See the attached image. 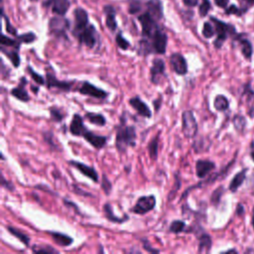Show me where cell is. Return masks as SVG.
<instances>
[{
  "mask_svg": "<svg viewBox=\"0 0 254 254\" xmlns=\"http://www.w3.org/2000/svg\"><path fill=\"white\" fill-rule=\"evenodd\" d=\"M120 124L116 127L115 146L118 152L124 153L127 148L136 145V129L132 125H126L123 115L120 118Z\"/></svg>",
  "mask_w": 254,
  "mask_h": 254,
  "instance_id": "obj_1",
  "label": "cell"
},
{
  "mask_svg": "<svg viewBox=\"0 0 254 254\" xmlns=\"http://www.w3.org/2000/svg\"><path fill=\"white\" fill-rule=\"evenodd\" d=\"M212 21L214 24L215 33L217 35L216 40L214 41L213 44H214L215 48L219 49L229 36L235 34V29L233 26H231L229 24H226L224 22H221V21H219V20H217L215 18H212Z\"/></svg>",
  "mask_w": 254,
  "mask_h": 254,
  "instance_id": "obj_2",
  "label": "cell"
},
{
  "mask_svg": "<svg viewBox=\"0 0 254 254\" xmlns=\"http://www.w3.org/2000/svg\"><path fill=\"white\" fill-rule=\"evenodd\" d=\"M182 131L187 138H193L198 133V122L192 110H186L182 114Z\"/></svg>",
  "mask_w": 254,
  "mask_h": 254,
  "instance_id": "obj_3",
  "label": "cell"
},
{
  "mask_svg": "<svg viewBox=\"0 0 254 254\" xmlns=\"http://www.w3.org/2000/svg\"><path fill=\"white\" fill-rule=\"evenodd\" d=\"M167 35L162 32L160 29H158L155 34L151 37V41L148 42L150 52L156 53V54H165L166 48H167Z\"/></svg>",
  "mask_w": 254,
  "mask_h": 254,
  "instance_id": "obj_4",
  "label": "cell"
},
{
  "mask_svg": "<svg viewBox=\"0 0 254 254\" xmlns=\"http://www.w3.org/2000/svg\"><path fill=\"white\" fill-rule=\"evenodd\" d=\"M155 206H156L155 196L153 195L143 196L137 200L135 206L132 208L131 211L137 214H145L151 212L152 210H154Z\"/></svg>",
  "mask_w": 254,
  "mask_h": 254,
  "instance_id": "obj_5",
  "label": "cell"
},
{
  "mask_svg": "<svg viewBox=\"0 0 254 254\" xmlns=\"http://www.w3.org/2000/svg\"><path fill=\"white\" fill-rule=\"evenodd\" d=\"M165 69L166 66L162 59L156 58L153 60L152 67L150 69V80L154 85H158L163 77H166Z\"/></svg>",
  "mask_w": 254,
  "mask_h": 254,
  "instance_id": "obj_6",
  "label": "cell"
},
{
  "mask_svg": "<svg viewBox=\"0 0 254 254\" xmlns=\"http://www.w3.org/2000/svg\"><path fill=\"white\" fill-rule=\"evenodd\" d=\"M139 22L142 26V33L145 37L151 38L155 32L159 29L156 20L149 14V13H144L139 16Z\"/></svg>",
  "mask_w": 254,
  "mask_h": 254,
  "instance_id": "obj_7",
  "label": "cell"
},
{
  "mask_svg": "<svg viewBox=\"0 0 254 254\" xmlns=\"http://www.w3.org/2000/svg\"><path fill=\"white\" fill-rule=\"evenodd\" d=\"M77 38L81 44H84L88 48H93L97 44V30L92 25H88L81 32Z\"/></svg>",
  "mask_w": 254,
  "mask_h": 254,
  "instance_id": "obj_8",
  "label": "cell"
},
{
  "mask_svg": "<svg viewBox=\"0 0 254 254\" xmlns=\"http://www.w3.org/2000/svg\"><path fill=\"white\" fill-rule=\"evenodd\" d=\"M79 91L82 94L85 95H89V97L95 98V99H100V100H104L106 99L108 93L106 91H105L104 89L93 85L92 84L88 83V82H84L82 84V86L80 87Z\"/></svg>",
  "mask_w": 254,
  "mask_h": 254,
  "instance_id": "obj_9",
  "label": "cell"
},
{
  "mask_svg": "<svg viewBox=\"0 0 254 254\" xmlns=\"http://www.w3.org/2000/svg\"><path fill=\"white\" fill-rule=\"evenodd\" d=\"M69 21L63 18H53L50 21V32L57 37L66 36V31L69 29Z\"/></svg>",
  "mask_w": 254,
  "mask_h": 254,
  "instance_id": "obj_10",
  "label": "cell"
},
{
  "mask_svg": "<svg viewBox=\"0 0 254 254\" xmlns=\"http://www.w3.org/2000/svg\"><path fill=\"white\" fill-rule=\"evenodd\" d=\"M171 66L177 75L183 76L188 73V63L185 57L179 53L172 54L170 57Z\"/></svg>",
  "mask_w": 254,
  "mask_h": 254,
  "instance_id": "obj_11",
  "label": "cell"
},
{
  "mask_svg": "<svg viewBox=\"0 0 254 254\" xmlns=\"http://www.w3.org/2000/svg\"><path fill=\"white\" fill-rule=\"evenodd\" d=\"M88 15L83 8H77L75 10V29L74 34L77 37L83 30L88 25Z\"/></svg>",
  "mask_w": 254,
  "mask_h": 254,
  "instance_id": "obj_12",
  "label": "cell"
},
{
  "mask_svg": "<svg viewBox=\"0 0 254 254\" xmlns=\"http://www.w3.org/2000/svg\"><path fill=\"white\" fill-rule=\"evenodd\" d=\"M69 164L71 166H73L74 168H76L78 171H80L82 174H84L85 177H87L88 179H90L93 182H99V174L94 168L87 166L84 163H81L79 161H70Z\"/></svg>",
  "mask_w": 254,
  "mask_h": 254,
  "instance_id": "obj_13",
  "label": "cell"
},
{
  "mask_svg": "<svg viewBox=\"0 0 254 254\" xmlns=\"http://www.w3.org/2000/svg\"><path fill=\"white\" fill-rule=\"evenodd\" d=\"M47 86L48 88H58L64 91H69L72 88L73 83L71 82H62L60 80L57 79V77L51 73V72H47Z\"/></svg>",
  "mask_w": 254,
  "mask_h": 254,
  "instance_id": "obj_14",
  "label": "cell"
},
{
  "mask_svg": "<svg viewBox=\"0 0 254 254\" xmlns=\"http://www.w3.org/2000/svg\"><path fill=\"white\" fill-rule=\"evenodd\" d=\"M93 148L95 149H102L106 146V141H107V138L105 137V136H101V135H98L95 134L89 130H85L83 134V136Z\"/></svg>",
  "mask_w": 254,
  "mask_h": 254,
  "instance_id": "obj_15",
  "label": "cell"
},
{
  "mask_svg": "<svg viewBox=\"0 0 254 254\" xmlns=\"http://www.w3.org/2000/svg\"><path fill=\"white\" fill-rule=\"evenodd\" d=\"M26 85H27V80L25 78H21L18 85L11 89V94L13 97L23 103H27L30 101V95L25 88Z\"/></svg>",
  "mask_w": 254,
  "mask_h": 254,
  "instance_id": "obj_16",
  "label": "cell"
},
{
  "mask_svg": "<svg viewBox=\"0 0 254 254\" xmlns=\"http://www.w3.org/2000/svg\"><path fill=\"white\" fill-rule=\"evenodd\" d=\"M129 105L137 111V113L145 118H151L152 112L149 106L138 97H134L129 100Z\"/></svg>",
  "mask_w": 254,
  "mask_h": 254,
  "instance_id": "obj_17",
  "label": "cell"
},
{
  "mask_svg": "<svg viewBox=\"0 0 254 254\" xmlns=\"http://www.w3.org/2000/svg\"><path fill=\"white\" fill-rule=\"evenodd\" d=\"M86 130L84 118L80 114H75L73 116L72 122L70 124V131L74 136H83L84 132Z\"/></svg>",
  "mask_w": 254,
  "mask_h": 254,
  "instance_id": "obj_18",
  "label": "cell"
},
{
  "mask_svg": "<svg viewBox=\"0 0 254 254\" xmlns=\"http://www.w3.org/2000/svg\"><path fill=\"white\" fill-rule=\"evenodd\" d=\"M215 165L213 162L209 160H199L196 163V174L199 178H206L213 169Z\"/></svg>",
  "mask_w": 254,
  "mask_h": 254,
  "instance_id": "obj_19",
  "label": "cell"
},
{
  "mask_svg": "<svg viewBox=\"0 0 254 254\" xmlns=\"http://www.w3.org/2000/svg\"><path fill=\"white\" fill-rule=\"evenodd\" d=\"M147 8H148V13L155 20H159L162 18L163 9H162V4L159 0H151V1L147 3Z\"/></svg>",
  "mask_w": 254,
  "mask_h": 254,
  "instance_id": "obj_20",
  "label": "cell"
},
{
  "mask_svg": "<svg viewBox=\"0 0 254 254\" xmlns=\"http://www.w3.org/2000/svg\"><path fill=\"white\" fill-rule=\"evenodd\" d=\"M53 12L58 15H65L70 8L69 0H51Z\"/></svg>",
  "mask_w": 254,
  "mask_h": 254,
  "instance_id": "obj_21",
  "label": "cell"
},
{
  "mask_svg": "<svg viewBox=\"0 0 254 254\" xmlns=\"http://www.w3.org/2000/svg\"><path fill=\"white\" fill-rule=\"evenodd\" d=\"M49 234L52 236L53 240L58 245H61L63 247L70 246L74 242L73 237H71L67 234H64V233H56V232H49Z\"/></svg>",
  "mask_w": 254,
  "mask_h": 254,
  "instance_id": "obj_22",
  "label": "cell"
},
{
  "mask_svg": "<svg viewBox=\"0 0 254 254\" xmlns=\"http://www.w3.org/2000/svg\"><path fill=\"white\" fill-rule=\"evenodd\" d=\"M104 212H105V214H106V217L111 221V222H117V224H123V222H125L126 220H128L129 217L128 215H124L123 217H118L114 214L113 212V210H112V207L110 204H106L104 206Z\"/></svg>",
  "mask_w": 254,
  "mask_h": 254,
  "instance_id": "obj_23",
  "label": "cell"
},
{
  "mask_svg": "<svg viewBox=\"0 0 254 254\" xmlns=\"http://www.w3.org/2000/svg\"><path fill=\"white\" fill-rule=\"evenodd\" d=\"M85 118L92 123V124H95L98 126H105L106 124V117L101 114V113H94V112H86L85 114Z\"/></svg>",
  "mask_w": 254,
  "mask_h": 254,
  "instance_id": "obj_24",
  "label": "cell"
},
{
  "mask_svg": "<svg viewBox=\"0 0 254 254\" xmlns=\"http://www.w3.org/2000/svg\"><path fill=\"white\" fill-rule=\"evenodd\" d=\"M106 15V26L110 31H114L117 28V23L115 20V12L111 6H106L105 8Z\"/></svg>",
  "mask_w": 254,
  "mask_h": 254,
  "instance_id": "obj_25",
  "label": "cell"
},
{
  "mask_svg": "<svg viewBox=\"0 0 254 254\" xmlns=\"http://www.w3.org/2000/svg\"><path fill=\"white\" fill-rule=\"evenodd\" d=\"M199 252L200 253H205L209 252L212 247V238L209 234L203 233L199 236Z\"/></svg>",
  "mask_w": 254,
  "mask_h": 254,
  "instance_id": "obj_26",
  "label": "cell"
},
{
  "mask_svg": "<svg viewBox=\"0 0 254 254\" xmlns=\"http://www.w3.org/2000/svg\"><path fill=\"white\" fill-rule=\"evenodd\" d=\"M148 151L149 156L152 160H156L158 157V151H159V134H157L155 137H153L149 144H148Z\"/></svg>",
  "mask_w": 254,
  "mask_h": 254,
  "instance_id": "obj_27",
  "label": "cell"
},
{
  "mask_svg": "<svg viewBox=\"0 0 254 254\" xmlns=\"http://www.w3.org/2000/svg\"><path fill=\"white\" fill-rule=\"evenodd\" d=\"M7 231L13 235L15 236L19 241H21L23 244H25L26 246H28L30 244V238L29 236L24 233L23 232H21L20 230L16 229V228H13V227H7Z\"/></svg>",
  "mask_w": 254,
  "mask_h": 254,
  "instance_id": "obj_28",
  "label": "cell"
},
{
  "mask_svg": "<svg viewBox=\"0 0 254 254\" xmlns=\"http://www.w3.org/2000/svg\"><path fill=\"white\" fill-rule=\"evenodd\" d=\"M214 108L218 111H225L229 108L230 104L229 101L224 95H217V97L214 99V103H213Z\"/></svg>",
  "mask_w": 254,
  "mask_h": 254,
  "instance_id": "obj_29",
  "label": "cell"
},
{
  "mask_svg": "<svg viewBox=\"0 0 254 254\" xmlns=\"http://www.w3.org/2000/svg\"><path fill=\"white\" fill-rule=\"evenodd\" d=\"M245 174H246V170H243L241 172H239L238 174H236V176L233 179L231 185H230V190L232 192H235V190L242 185L243 181L245 180Z\"/></svg>",
  "mask_w": 254,
  "mask_h": 254,
  "instance_id": "obj_30",
  "label": "cell"
},
{
  "mask_svg": "<svg viewBox=\"0 0 254 254\" xmlns=\"http://www.w3.org/2000/svg\"><path fill=\"white\" fill-rule=\"evenodd\" d=\"M1 51L10 60L14 68H18L20 66V57L17 51H6L4 48H1Z\"/></svg>",
  "mask_w": 254,
  "mask_h": 254,
  "instance_id": "obj_31",
  "label": "cell"
},
{
  "mask_svg": "<svg viewBox=\"0 0 254 254\" xmlns=\"http://www.w3.org/2000/svg\"><path fill=\"white\" fill-rule=\"evenodd\" d=\"M186 229V222L183 220H174L170 226V233H181L185 232Z\"/></svg>",
  "mask_w": 254,
  "mask_h": 254,
  "instance_id": "obj_32",
  "label": "cell"
},
{
  "mask_svg": "<svg viewBox=\"0 0 254 254\" xmlns=\"http://www.w3.org/2000/svg\"><path fill=\"white\" fill-rule=\"evenodd\" d=\"M32 251L37 254H41V253H46V254H55V253H59V251L57 249H55L52 246H38V245H34L32 247Z\"/></svg>",
  "mask_w": 254,
  "mask_h": 254,
  "instance_id": "obj_33",
  "label": "cell"
},
{
  "mask_svg": "<svg viewBox=\"0 0 254 254\" xmlns=\"http://www.w3.org/2000/svg\"><path fill=\"white\" fill-rule=\"evenodd\" d=\"M239 42L242 47V53L246 59H250L252 56V45L246 39H239Z\"/></svg>",
  "mask_w": 254,
  "mask_h": 254,
  "instance_id": "obj_34",
  "label": "cell"
},
{
  "mask_svg": "<svg viewBox=\"0 0 254 254\" xmlns=\"http://www.w3.org/2000/svg\"><path fill=\"white\" fill-rule=\"evenodd\" d=\"M27 72H28V74L31 76L32 80H33L35 83H37L38 85H45V83H46L45 79H44L41 75L37 74V73H36L33 69H32L30 66L27 67Z\"/></svg>",
  "mask_w": 254,
  "mask_h": 254,
  "instance_id": "obj_35",
  "label": "cell"
},
{
  "mask_svg": "<svg viewBox=\"0 0 254 254\" xmlns=\"http://www.w3.org/2000/svg\"><path fill=\"white\" fill-rule=\"evenodd\" d=\"M1 45L6 46V47H12V48H15V49H19L20 42L18 40H13V39L5 36V35H2Z\"/></svg>",
  "mask_w": 254,
  "mask_h": 254,
  "instance_id": "obj_36",
  "label": "cell"
},
{
  "mask_svg": "<svg viewBox=\"0 0 254 254\" xmlns=\"http://www.w3.org/2000/svg\"><path fill=\"white\" fill-rule=\"evenodd\" d=\"M50 115H51L52 120H54L56 122H61L64 119V117H65V114L62 112V110H60L59 108H56V107L50 108Z\"/></svg>",
  "mask_w": 254,
  "mask_h": 254,
  "instance_id": "obj_37",
  "label": "cell"
},
{
  "mask_svg": "<svg viewBox=\"0 0 254 254\" xmlns=\"http://www.w3.org/2000/svg\"><path fill=\"white\" fill-rule=\"evenodd\" d=\"M215 33V29L213 28V26L209 23V22H206L204 24V28H203V35L205 38H212Z\"/></svg>",
  "mask_w": 254,
  "mask_h": 254,
  "instance_id": "obj_38",
  "label": "cell"
},
{
  "mask_svg": "<svg viewBox=\"0 0 254 254\" xmlns=\"http://www.w3.org/2000/svg\"><path fill=\"white\" fill-rule=\"evenodd\" d=\"M20 43H25V44H29V43H32L34 42L36 40V36L34 33H32V32H30V33H27V34H23L21 36H18V39H17Z\"/></svg>",
  "mask_w": 254,
  "mask_h": 254,
  "instance_id": "obj_39",
  "label": "cell"
},
{
  "mask_svg": "<svg viewBox=\"0 0 254 254\" xmlns=\"http://www.w3.org/2000/svg\"><path fill=\"white\" fill-rule=\"evenodd\" d=\"M102 188L104 190V192L106 193V195H109L111 190H112V185L110 183V181L107 179V177L106 175L103 176V182H102Z\"/></svg>",
  "mask_w": 254,
  "mask_h": 254,
  "instance_id": "obj_40",
  "label": "cell"
},
{
  "mask_svg": "<svg viewBox=\"0 0 254 254\" xmlns=\"http://www.w3.org/2000/svg\"><path fill=\"white\" fill-rule=\"evenodd\" d=\"M116 44H117V46H118L121 50H127V49L129 48V46H130L129 43H128V41H127L126 39H124L121 34H118V35L116 36Z\"/></svg>",
  "mask_w": 254,
  "mask_h": 254,
  "instance_id": "obj_41",
  "label": "cell"
},
{
  "mask_svg": "<svg viewBox=\"0 0 254 254\" xmlns=\"http://www.w3.org/2000/svg\"><path fill=\"white\" fill-rule=\"evenodd\" d=\"M211 9V2L209 1V0H203L202 4L200 5V14L202 17H205L207 16V14L209 13Z\"/></svg>",
  "mask_w": 254,
  "mask_h": 254,
  "instance_id": "obj_42",
  "label": "cell"
},
{
  "mask_svg": "<svg viewBox=\"0 0 254 254\" xmlns=\"http://www.w3.org/2000/svg\"><path fill=\"white\" fill-rule=\"evenodd\" d=\"M233 124L235 126V128L237 130H241L244 128L245 126V119L244 117L240 116V115H236L234 118H233Z\"/></svg>",
  "mask_w": 254,
  "mask_h": 254,
  "instance_id": "obj_43",
  "label": "cell"
},
{
  "mask_svg": "<svg viewBox=\"0 0 254 254\" xmlns=\"http://www.w3.org/2000/svg\"><path fill=\"white\" fill-rule=\"evenodd\" d=\"M222 193H224V188H221V187L214 190L212 196V200H211L213 205H217L219 203V200H220Z\"/></svg>",
  "mask_w": 254,
  "mask_h": 254,
  "instance_id": "obj_44",
  "label": "cell"
},
{
  "mask_svg": "<svg viewBox=\"0 0 254 254\" xmlns=\"http://www.w3.org/2000/svg\"><path fill=\"white\" fill-rule=\"evenodd\" d=\"M43 137H44L46 143L51 146V148H56V144H55L54 141H53V138H54L53 132H51V131H46V132L43 133Z\"/></svg>",
  "mask_w": 254,
  "mask_h": 254,
  "instance_id": "obj_45",
  "label": "cell"
},
{
  "mask_svg": "<svg viewBox=\"0 0 254 254\" xmlns=\"http://www.w3.org/2000/svg\"><path fill=\"white\" fill-rule=\"evenodd\" d=\"M175 180H176V187L174 188V189H172V190H171V193L169 194V200L170 201H172L173 200V198H174V195H176V193H177V190L180 189V187H181V180H180V177H179V174H176V176H175Z\"/></svg>",
  "mask_w": 254,
  "mask_h": 254,
  "instance_id": "obj_46",
  "label": "cell"
},
{
  "mask_svg": "<svg viewBox=\"0 0 254 254\" xmlns=\"http://www.w3.org/2000/svg\"><path fill=\"white\" fill-rule=\"evenodd\" d=\"M142 243H143V248H144L147 252H151V253H159V252H160V250L152 248L151 245H150V243H149V241H148L146 238H143V239H142Z\"/></svg>",
  "mask_w": 254,
  "mask_h": 254,
  "instance_id": "obj_47",
  "label": "cell"
},
{
  "mask_svg": "<svg viewBox=\"0 0 254 254\" xmlns=\"http://www.w3.org/2000/svg\"><path fill=\"white\" fill-rule=\"evenodd\" d=\"M241 1V10L244 13L250 6L254 4V0H240Z\"/></svg>",
  "mask_w": 254,
  "mask_h": 254,
  "instance_id": "obj_48",
  "label": "cell"
},
{
  "mask_svg": "<svg viewBox=\"0 0 254 254\" xmlns=\"http://www.w3.org/2000/svg\"><path fill=\"white\" fill-rule=\"evenodd\" d=\"M226 13H227V14H235V15H241V14H242V11H241V9L237 8L235 5H232V6H230V7L227 9Z\"/></svg>",
  "mask_w": 254,
  "mask_h": 254,
  "instance_id": "obj_49",
  "label": "cell"
},
{
  "mask_svg": "<svg viewBox=\"0 0 254 254\" xmlns=\"http://www.w3.org/2000/svg\"><path fill=\"white\" fill-rule=\"evenodd\" d=\"M5 21H6V29H7V32H8V33H10L11 35L16 36V35H17V30H16L14 27L11 26L9 20H8L6 17H5Z\"/></svg>",
  "mask_w": 254,
  "mask_h": 254,
  "instance_id": "obj_50",
  "label": "cell"
},
{
  "mask_svg": "<svg viewBox=\"0 0 254 254\" xmlns=\"http://www.w3.org/2000/svg\"><path fill=\"white\" fill-rule=\"evenodd\" d=\"M141 8H140V4H139V2H132L131 4H130V6H129V12L131 13V14H135V13H137L139 10H140Z\"/></svg>",
  "mask_w": 254,
  "mask_h": 254,
  "instance_id": "obj_51",
  "label": "cell"
},
{
  "mask_svg": "<svg viewBox=\"0 0 254 254\" xmlns=\"http://www.w3.org/2000/svg\"><path fill=\"white\" fill-rule=\"evenodd\" d=\"M1 185H2V187H4V188L8 189L9 190H14V186L12 185V183H11V182H8V181H6V180H5V178H4L3 176L1 177Z\"/></svg>",
  "mask_w": 254,
  "mask_h": 254,
  "instance_id": "obj_52",
  "label": "cell"
},
{
  "mask_svg": "<svg viewBox=\"0 0 254 254\" xmlns=\"http://www.w3.org/2000/svg\"><path fill=\"white\" fill-rule=\"evenodd\" d=\"M214 2L218 7L226 8L230 2V0H214Z\"/></svg>",
  "mask_w": 254,
  "mask_h": 254,
  "instance_id": "obj_53",
  "label": "cell"
},
{
  "mask_svg": "<svg viewBox=\"0 0 254 254\" xmlns=\"http://www.w3.org/2000/svg\"><path fill=\"white\" fill-rule=\"evenodd\" d=\"M183 1H184L185 5H187L189 7H194L198 4L199 0H183Z\"/></svg>",
  "mask_w": 254,
  "mask_h": 254,
  "instance_id": "obj_54",
  "label": "cell"
},
{
  "mask_svg": "<svg viewBox=\"0 0 254 254\" xmlns=\"http://www.w3.org/2000/svg\"><path fill=\"white\" fill-rule=\"evenodd\" d=\"M74 189H75L74 192H75V193H77V194H79V195L81 194V195H83V196H90L88 193H83V192H82L83 190H81V189H78V188H77V186H75V185H74Z\"/></svg>",
  "mask_w": 254,
  "mask_h": 254,
  "instance_id": "obj_55",
  "label": "cell"
},
{
  "mask_svg": "<svg viewBox=\"0 0 254 254\" xmlns=\"http://www.w3.org/2000/svg\"><path fill=\"white\" fill-rule=\"evenodd\" d=\"M251 157H252L253 161H254V143H253L252 146H251Z\"/></svg>",
  "mask_w": 254,
  "mask_h": 254,
  "instance_id": "obj_56",
  "label": "cell"
},
{
  "mask_svg": "<svg viewBox=\"0 0 254 254\" xmlns=\"http://www.w3.org/2000/svg\"><path fill=\"white\" fill-rule=\"evenodd\" d=\"M252 225L254 227V209H253V215H252Z\"/></svg>",
  "mask_w": 254,
  "mask_h": 254,
  "instance_id": "obj_57",
  "label": "cell"
}]
</instances>
